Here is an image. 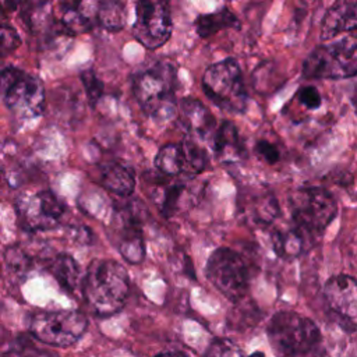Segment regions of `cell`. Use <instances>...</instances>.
<instances>
[{"label": "cell", "instance_id": "ba28073f", "mask_svg": "<svg viewBox=\"0 0 357 357\" xmlns=\"http://www.w3.org/2000/svg\"><path fill=\"white\" fill-rule=\"evenodd\" d=\"M88 326L86 317L79 311H38L29 318V331L40 342L67 347L74 344L85 333Z\"/></svg>", "mask_w": 357, "mask_h": 357}, {"label": "cell", "instance_id": "484cf974", "mask_svg": "<svg viewBox=\"0 0 357 357\" xmlns=\"http://www.w3.org/2000/svg\"><path fill=\"white\" fill-rule=\"evenodd\" d=\"M204 357H244V356L240 347L231 340L216 339L208 346Z\"/></svg>", "mask_w": 357, "mask_h": 357}, {"label": "cell", "instance_id": "9c48e42d", "mask_svg": "<svg viewBox=\"0 0 357 357\" xmlns=\"http://www.w3.org/2000/svg\"><path fill=\"white\" fill-rule=\"evenodd\" d=\"M205 273L208 280L230 301H240L248 290V266L244 258L229 247H219L209 255Z\"/></svg>", "mask_w": 357, "mask_h": 357}, {"label": "cell", "instance_id": "83f0119b", "mask_svg": "<svg viewBox=\"0 0 357 357\" xmlns=\"http://www.w3.org/2000/svg\"><path fill=\"white\" fill-rule=\"evenodd\" d=\"M6 357H53V356L31 346L26 342H18L15 346L10 347Z\"/></svg>", "mask_w": 357, "mask_h": 357}, {"label": "cell", "instance_id": "44dd1931", "mask_svg": "<svg viewBox=\"0 0 357 357\" xmlns=\"http://www.w3.org/2000/svg\"><path fill=\"white\" fill-rule=\"evenodd\" d=\"M194 26L201 38H208L222 29L238 28V20L227 7H223L215 13L198 15Z\"/></svg>", "mask_w": 357, "mask_h": 357}, {"label": "cell", "instance_id": "8fae6325", "mask_svg": "<svg viewBox=\"0 0 357 357\" xmlns=\"http://www.w3.org/2000/svg\"><path fill=\"white\" fill-rule=\"evenodd\" d=\"M172 33V15L167 3L159 0H141L135 4L134 38L146 49L160 47Z\"/></svg>", "mask_w": 357, "mask_h": 357}, {"label": "cell", "instance_id": "30bf717a", "mask_svg": "<svg viewBox=\"0 0 357 357\" xmlns=\"http://www.w3.org/2000/svg\"><path fill=\"white\" fill-rule=\"evenodd\" d=\"M64 212L63 202L49 190L24 194L15 201L18 226L31 233L57 227Z\"/></svg>", "mask_w": 357, "mask_h": 357}, {"label": "cell", "instance_id": "3957f363", "mask_svg": "<svg viewBox=\"0 0 357 357\" xmlns=\"http://www.w3.org/2000/svg\"><path fill=\"white\" fill-rule=\"evenodd\" d=\"M303 75L308 79H342L357 75V31L317 46L304 60Z\"/></svg>", "mask_w": 357, "mask_h": 357}, {"label": "cell", "instance_id": "603a6c76", "mask_svg": "<svg viewBox=\"0 0 357 357\" xmlns=\"http://www.w3.org/2000/svg\"><path fill=\"white\" fill-rule=\"evenodd\" d=\"M126 6L117 0H102L98 3L96 21L107 31H120L126 22Z\"/></svg>", "mask_w": 357, "mask_h": 357}, {"label": "cell", "instance_id": "ffe728a7", "mask_svg": "<svg viewBox=\"0 0 357 357\" xmlns=\"http://www.w3.org/2000/svg\"><path fill=\"white\" fill-rule=\"evenodd\" d=\"M311 238L301 233L294 226L286 231H275L273 234V248L276 254L282 258H296L304 252L311 244Z\"/></svg>", "mask_w": 357, "mask_h": 357}, {"label": "cell", "instance_id": "1f68e13d", "mask_svg": "<svg viewBox=\"0 0 357 357\" xmlns=\"http://www.w3.org/2000/svg\"><path fill=\"white\" fill-rule=\"evenodd\" d=\"M251 357H264V354H261V353H257V354H252Z\"/></svg>", "mask_w": 357, "mask_h": 357}, {"label": "cell", "instance_id": "7a4b0ae2", "mask_svg": "<svg viewBox=\"0 0 357 357\" xmlns=\"http://www.w3.org/2000/svg\"><path fill=\"white\" fill-rule=\"evenodd\" d=\"M177 70L169 60H158L132 75V93L142 112L155 120H169L177 109Z\"/></svg>", "mask_w": 357, "mask_h": 357}, {"label": "cell", "instance_id": "4316f807", "mask_svg": "<svg viewBox=\"0 0 357 357\" xmlns=\"http://www.w3.org/2000/svg\"><path fill=\"white\" fill-rule=\"evenodd\" d=\"M0 35H1V54L3 56L14 52L21 43V38H20L18 32L13 26L7 25L6 22L1 24Z\"/></svg>", "mask_w": 357, "mask_h": 357}, {"label": "cell", "instance_id": "cb8c5ba5", "mask_svg": "<svg viewBox=\"0 0 357 357\" xmlns=\"http://www.w3.org/2000/svg\"><path fill=\"white\" fill-rule=\"evenodd\" d=\"M4 261L10 272L17 275H25L31 268L29 257L22 251V248L17 245L7 247L4 252Z\"/></svg>", "mask_w": 357, "mask_h": 357}, {"label": "cell", "instance_id": "8992f818", "mask_svg": "<svg viewBox=\"0 0 357 357\" xmlns=\"http://www.w3.org/2000/svg\"><path fill=\"white\" fill-rule=\"evenodd\" d=\"M266 333L273 349L284 357L304 354L321 342V332L314 321L294 311L276 312Z\"/></svg>", "mask_w": 357, "mask_h": 357}, {"label": "cell", "instance_id": "f546056e", "mask_svg": "<svg viewBox=\"0 0 357 357\" xmlns=\"http://www.w3.org/2000/svg\"><path fill=\"white\" fill-rule=\"evenodd\" d=\"M255 152L269 165L276 163L279 160V158H280L279 149L273 144H271V142H268L265 139H259L255 144Z\"/></svg>", "mask_w": 357, "mask_h": 357}, {"label": "cell", "instance_id": "7402d4cb", "mask_svg": "<svg viewBox=\"0 0 357 357\" xmlns=\"http://www.w3.org/2000/svg\"><path fill=\"white\" fill-rule=\"evenodd\" d=\"M49 271L56 278L59 284L73 293L79 286V266L68 254H59L49 265Z\"/></svg>", "mask_w": 357, "mask_h": 357}, {"label": "cell", "instance_id": "7c38bea8", "mask_svg": "<svg viewBox=\"0 0 357 357\" xmlns=\"http://www.w3.org/2000/svg\"><path fill=\"white\" fill-rule=\"evenodd\" d=\"M206 165V153L204 148L194 138H185L180 144L163 145L156 156V169L166 176L178 174H198Z\"/></svg>", "mask_w": 357, "mask_h": 357}, {"label": "cell", "instance_id": "277c9868", "mask_svg": "<svg viewBox=\"0 0 357 357\" xmlns=\"http://www.w3.org/2000/svg\"><path fill=\"white\" fill-rule=\"evenodd\" d=\"M205 95L222 110L243 113L247 107V89L241 68L234 59L211 64L201 79Z\"/></svg>", "mask_w": 357, "mask_h": 357}, {"label": "cell", "instance_id": "5bb4252c", "mask_svg": "<svg viewBox=\"0 0 357 357\" xmlns=\"http://www.w3.org/2000/svg\"><path fill=\"white\" fill-rule=\"evenodd\" d=\"M357 29V1H337L325 13L321 24V40Z\"/></svg>", "mask_w": 357, "mask_h": 357}, {"label": "cell", "instance_id": "2e32d148", "mask_svg": "<svg viewBox=\"0 0 357 357\" xmlns=\"http://www.w3.org/2000/svg\"><path fill=\"white\" fill-rule=\"evenodd\" d=\"M61 18L60 28L68 35L86 32L92 26L93 17L96 18L98 3H60Z\"/></svg>", "mask_w": 357, "mask_h": 357}, {"label": "cell", "instance_id": "e0dca14e", "mask_svg": "<svg viewBox=\"0 0 357 357\" xmlns=\"http://www.w3.org/2000/svg\"><path fill=\"white\" fill-rule=\"evenodd\" d=\"M213 151L222 162H236L247 156L238 131L231 121H223L213 135Z\"/></svg>", "mask_w": 357, "mask_h": 357}, {"label": "cell", "instance_id": "4fadbf2b", "mask_svg": "<svg viewBox=\"0 0 357 357\" xmlns=\"http://www.w3.org/2000/svg\"><path fill=\"white\" fill-rule=\"evenodd\" d=\"M325 303L346 331H357V280L349 275L332 276L324 287Z\"/></svg>", "mask_w": 357, "mask_h": 357}, {"label": "cell", "instance_id": "f1b7e54d", "mask_svg": "<svg viewBox=\"0 0 357 357\" xmlns=\"http://www.w3.org/2000/svg\"><path fill=\"white\" fill-rule=\"evenodd\" d=\"M297 98L301 105L307 109H318L321 106V95L314 86H303L300 88Z\"/></svg>", "mask_w": 357, "mask_h": 357}, {"label": "cell", "instance_id": "6da1fadb", "mask_svg": "<svg viewBox=\"0 0 357 357\" xmlns=\"http://www.w3.org/2000/svg\"><path fill=\"white\" fill-rule=\"evenodd\" d=\"M81 289L93 314L109 317L126 304L130 290L128 273L114 259H95L86 269Z\"/></svg>", "mask_w": 357, "mask_h": 357}, {"label": "cell", "instance_id": "52a82bcc", "mask_svg": "<svg viewBox=\"0 0 357 357\" xmlns=\"http://www.w3.org/2000/svg\"><path fill=\"white\" fill-rule=\"evenodd\" d=\"M1 98L10 113L21 120L39 117L45 109L42 81L14 66L1 70Z\"/></svg>", "mask_w": 357, "mask_h": 357}, {"label": "cell", "instance_id": "9a60e30c", "mask_svg": "<svg viewBox=\"0 0 357 357\" xmlns=\"http://www.w3.org/2000/svg\"><path fill=\"white\" fill-rule=\"evenodd\" d=\"M178 116L190 138H206L215 127V117L195 98H184L178 105Z\"/></svg>", "mask_w": 357, "mask_h": 357}, {"label": "cell", "instance_id": "5b68a950", "mask_svg": "<svg viewBox=\"0 0 357 357\" xmlns=\"http://www.w3.org/2000/svg\"><path fill=\"white\" fill-rule=\"evenodd\" d=\"M293 226L311 240L324 233L337 215L335 198L322 188H298L289 195Z\"/></svg>", "mask_w": 357, "mask_h": 357}, {"label": "cell", "instance_id": "d6986e66", "mask_svg": "<svg viewBox=\"0 0 357 357\" xmlns=\"http://www.w3.org/2000/svg\"><path fill=\"white\" fill-rule=\"evenodd\" d=\"M102 185L120 197H128L135 187L134 172L121 163H109L100 172Z\"/></svg>", "mask_w": 357, "mask_h": 357}, {"label": "cell", "instance_id": "4dcf8cb0", "mask_svg": "<svg viewBox=\"0 0 357 357\" xmlns=\"http://www.w3.org/2000/svg\"><path fill=\"white\" fill-rule=\"evenodd\" d=\"M155 357H187V356H184V354H181V353H174V351H172V353H160V354H158V356H155Z\"/></svg>", "mask_w": 357, "mask_h": 357}, {"label": "cell", "instance_id": "ac0fdd59", "mask_svg": "<svg viewBox=\"0 0 357 357\" xmlns=\"http://www.w3.org/2000/svg\"><path fill=\"white\" fill-rule=\"evenodd\" d=\"M124 223L126 225L120 234L119 251L127 262L139 264L145 257V243L139 223L135 218H128Z\"/></svg>", "mask_w": 357, "mask_h": 357}, {"label": "cell", "instance_id": "d4e9b609", "mask_svg": "<svg viewBox=\"0 0 357 357\" xmlns=\"http://www.w3.org/2000/svg\"><path fill=\"white\" fill-rule=\"evenodd\" d=\"M81 81L85 88V93L91 106H95L103 95V82L96 77L92 68H86L81 73Z\"/></svg>", "mask_w": 357, "mask_h": 357}]
</instances>
